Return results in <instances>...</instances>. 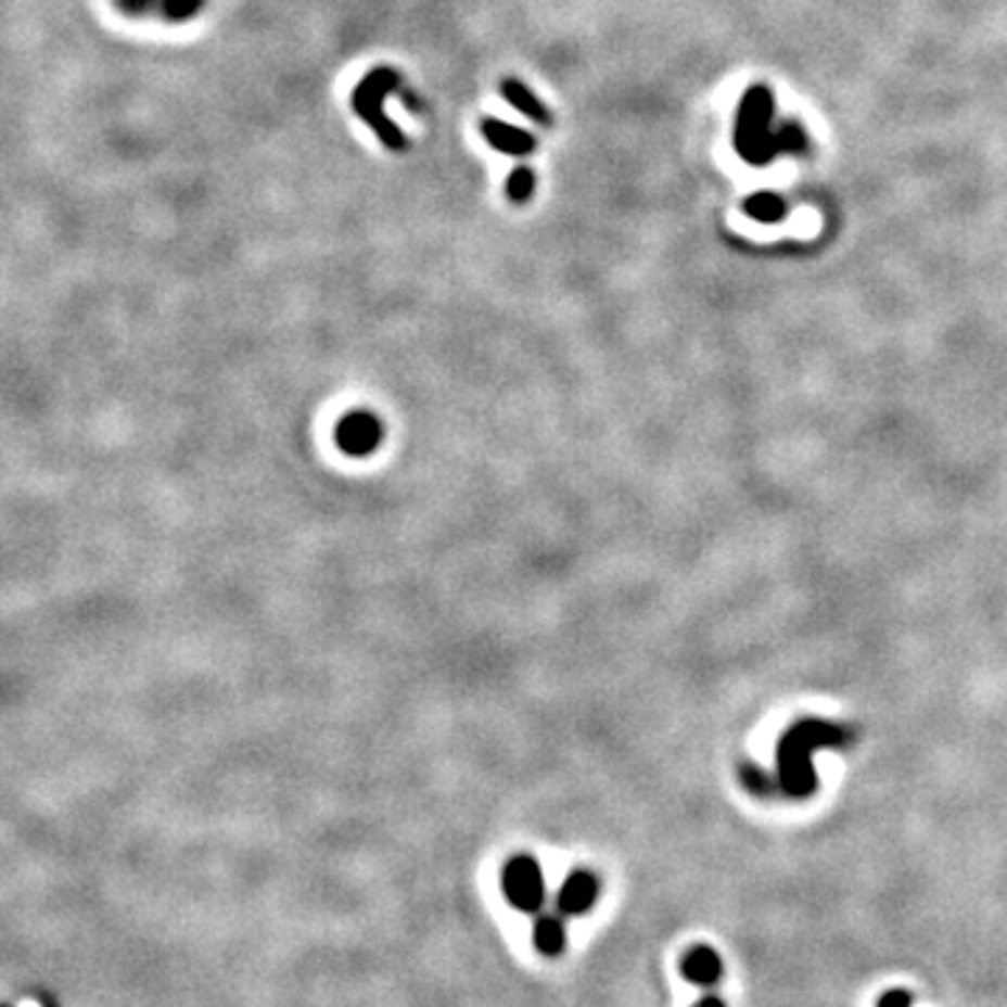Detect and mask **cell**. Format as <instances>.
Masks as SVG:
<instances>
[{"instance_id":"obj_1","label":"cell","mask_w":1007,"mask_h":1007,"mask_svg":"<svg viewBox=\"0 0 1007 1007\" xmlns=\"http://www.w3.org/2000/svg\"><path fill=\"white\" fill-rule=\"evenodd\" d=\"M736 152L753 166H767L778 154H803L808 138L801 126L787 120L776 124V104L769 87L753 85L736 110Z\"/></svg>"},{"instance_id":"obj_2","label":"cell","mask_w":1007,"mask_h":1007,"mask_svg":"<svg viewBox=\"0 0 1007 1007\" xmlns=\"http://www.w3.org/2000/svg\"><path fill=\"white\" fill-rule=\"evenodd\" d=\"M845 734L837 725L820 723V719H806L789 730L778 744V773H781V787L789 798H806L815 792V767H812V753L817 748L829 744H842Z\"/></svg>"},{"instance_id":"obj_3","label":"cell","mask_w":1007,"mask_h":1007,"mask_svg":"<svg viewBox=\"0 0 1007 1007\" xmlns=\"http://www.w3.org/2000/svg\"><path fill=\"white\" fill-rule=\"evenodd\" d=\"M504 898L518 913L537 915L546 904V879L540 862L530 854H515L501 870Z\"/></svg>"},{"instance_id":"obj_4","label":"cell","mask_w":1007,"mask_h":1007,"mask_svg":"<svg viewBox=\"0 0 1007 1007\" xmlns=\"http://www.w3.org/2000/svg\"><path fill=\"white\" fill-rule=\"evenodd\" d=\"M395 87H398V76L392 74V71H386V67H381V71L370 74L365 81H361V87L356 90V113L361 115L367 124L375 126L378 138L384 140L386 146L400 149L404 146V138H400V132L395 129V124L381 115L384 113L386 93L395 90Z\"/></svg>"},{"instance_id":"obj_5","label":"cell","mask_w":1007,"mask_h":1007,"mask_svg":"<svg viewBox=\"0 0 1007 1007\" xmlns=\"http://www.w3.org/2000/svg\"><path fill=\"white\" fill-rule=\"evenodd\" d=\"M336 445L339 451L347 457H372L381 448L386 437L384 420H378L372 411H347L345 418L336 423Z\"/></svg>"},{"instance_id":"obj_6","label":"cell","mask_w":1007,"mask_h":1007,"mask_svg":"<svg viewBox=\"0 0 1007 1007\" xmlns=\"http://www.w3.org/2000/svg\"><path fill=\"white\" fill-rule=\"evenodd\" d=\"M599 893H602V881L590 868H574L565 881L557 890V913L565 918H577V915L590 913L597 907Z\"/></svg>"},{"instance_id":"obj_7","label":"cell","mask_w":1007,"mask_h":1007,"mask_svg":"<svg viewBox=\"0 0 1007 1007\" xmlns=\"http://www.w3.org/2000/svg\"><path fill=\"white\" fill-rule=\"evenodd\" d=\"M680 974L683 980H689L691 985H719V980H723L725 974L723 957H719V952L711 948L709 943H697V946H691L689 952L680 957Z\"/></svg>"},{"instance_id":"obj_8","label":"cell","mask_w":1007,"mask_h":1007,"mask_svg":"<svg viewBox=\"0 0 1007 1007\" xmlns=\"http://www.w3.org/2000/svg\"><path fill=\"white\" fill-rule=\"evenodd\" d=\"M532 943L544 957H560L569 946V929H565V915L560 913H540L532 923Z\"/></svg>"},{"instance_id":"obj_9","label":"cell","mask_w":1007,"mask_h":1007,"mask_svg":"<svg viewBox=\"0 0 1007 1007\" xmlns=\"http://www.w3.org/2000/svg\"><path fill=\"white\" fill-rule=\"evenodd\" d=\"M484 138L507 154H526L535 149V140H532L524 129L507 126L501 124V120H484Z\"/></svg>"},{"instance_id":"obj_10","label":"cell","mask_w":1007,"mask_h":1007,"mask_svg":"<svg viewBox=\"0 0 1007 1007\" xmlns=\"http://www.w3.org/2000/svg\"><path fill=\"white\" fill-rule=\"evenodd\" d=\"M120 7L126 9L129 14H143L152 12V9H160V12L171 17V21H182L188 14H193L200 9V0H118Z\"/></svg>"},{"instance_id":"obj_11","label":"cell","mask_w":1007,"mask_h":1007,"mask_svg":"<svg viewBox=\"0 0 1007 1007\" xmlns=\"http://www.w3.org/2000/svg\"><path fill=\"white\" fill-rule=\"evenodd\" d=\"M744 211L753 219L764 221V225H773V221H781L787 216V205H783L781 196L776 193H753L748 202H744Z\"/></svg>"},{"instance_id":"obj_12","label":"cell","mask_w":1007,"mask_h":1007,"mask_svg":"<svg viewBox=\"0 0 1007 1007\" xmlns=\"http://www.w3.org/2000/svg\"><path fill=\"white\" fill-rule=\"evenodd\" d=\"M504 95H507V101H510L512 106H518L524 115L540 120V124H549L546 106L540 104V101H537L524 85H518V81H504Z\"/></svg>"},{"instance_id":"obj_13","label":"cell","mask_w":1007,"mask_h":1007,"mask_svg":"<svg viewBox=\"0 0 1007 1007\" xmlns=\"http://www.w3.org/2000/svg\"><path fill=\"white\" fill-rule=\"evenodd\" d=\"M532 191H535V179H532V174L526 171V168H521V171L512 174V177H510L512 202H526L532 196Z\"/></svg>"},{"instance_id":"obj_14","label":"cell","mask_w":1007,"mask_h":1007,"mask_svg":"<svg viewBox=\"0 0 1007 1007\" xmlns=\"http://www.w3.org/2000/svg\"><path fill=\"white\" fill-rule=\"evenodd\" d=\"M876 1007H913V994L904 987H893L888 994H881Z\"/></svg>"},{"instance_id":"obj_15","label":"cell","mask_w":1007,"mask_h":1007,"mask_svg":"<svg viewBox=\"0 0 1007 1007\" xmlns=\"http://www.w3.org/2000/svg\"><path fill=\"white\" fill-rule=\"evenodd\" d=\"M694 1007H728V1005H725V999L719 994H705L703 999L694 1002Z\"/></svg>"},{"instance_id":"obj_16","label":"cell","mask_w":1007,"mask_h":1007,"mask_svg":"<svg viewBox=\"0 0 1007 1007\" xmlns=\"http://www.w3.org/2000/svg\"><path fill=\"white\" fill-rule=\"evenodd\" d=\"M0 1007H9V1005H0Z\"/></svg>"}]
</instances>
